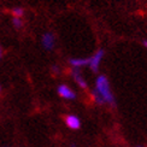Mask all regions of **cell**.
Listing matches in <instances>:
<instances>
[{"mask_svg": "<svg viewBox=\"0 0 147 147\" xmlns=\"http://www.w3.org/2000/svg\"><path fill=\"white\" fill-rule=\"evenodd\" d=\"M93 100L98 105H115V96L110 87V82L105 75H99L95 81V88L92 92Z\"/></svg>", "mask_w": 147, "mask_h": 147, "instance_id": "6da1fadb", "label": "cell"}, {"mask_svg": "<svg viewBox=\"0 0 147 147\" xmlns=\"http://www.w3.org/2000/svg\"><path fill=\"white\" fill-rule=\"evenodd\" d=\"M104 54H105L104 50H99V51H96V52L93 54V56L89 58L88 65H89V68L93 70L94 72H96L98 69H99V65H100V63H101L102 58H104Z\"/></svg>", "mask_w": 147, "mask_h": 147, "instance_id": "7a4b0ae2", "label": "cell"}, {"mask_svg": "<svg viewBox=\"0 0 147 147\" xmlns=\"http://www.w3.org/2000/svg\"><path fill=\"white\" fill-rule=\"evenodd\" d=\"M58 94L62 98H64V99L74 100L76 98V93L71 88H69L66 84H60L59 86V87H58Z\"/></svg>", "mask_w": 147, "mask_h": 147, "instance_id": "3957f363", "label": "cell"}, {"mask_svg": "<svg viewBox=\"0 0 147 147\" xmlns=\"http://www.w3.org/2000/svg\"><path fill=\"white\" fill-rule=\"evenodd\" d=\"M54 45H56V38L52 33H45L44 36H42V46H44L46 50L51 51L54 48Z\"/></svg>", "mask_w": 147, "mask_h": 147, "instance_id": "277c9868", "label": "cell"}, {"mask_svg": "<svg viewBox=\"0 0 147 147\" xmlns=\"http://www.w3.org/2000/svg\"><path fill=\"white\" fill-rule=\"evenodd\" d=\"M65 123L70 128V129H75L76 130V129H80V128H81V121H80V118L75 115L66 116L65 117Z\"/></svg>", "mask_w": 147, "mask_h": 147, "instance_id": "5b68a950", "label": "cell"}, {"mask_svg": "<svg viewBox=\"0 0 147 147\" xmlns=\"http://www.w3.org/2000/svg\"><path fill=\"white\" fill-rule=\"evenodd\" d=\"M71 75H72L74 78H75L76 83L80 86V87H81L82 89H87L88 84H87V82H86V80L83 78V76L81 75V72L78 71V69H74V70L71 71Z\"/></svg>", "mask_w": 147, "mask_h": 147, "instance_id": "8992f818", "label": "cell"}, {"mask_svg": "<svg viewBox=\"0 0 147 147\" xmlns=\"http://www.w3.org/2000/svg\"><path fill=\"white\" fill-rule=\"evenodd\" d=\"M69 62H70V65L74 66L75 69H80V68H82V66L88 65L89 58H72Z\"/></svg>", "mask_w": 147, "mask_h": 147, "instance_id": "52a82bcc", "label": "cell"}, {"mask_svg": "<svg viewBox=\"0 0 147 147\" xmlns=\"http://www.w3.org/2000/svg\"><path fill=\"white\" fill-rule=\"evenodd\" d=\"M12 13H13L15 17L21 18V17L23 16V13H24V10H23L22 7H15L13 10H12Z\"/></svg>", "mask_w": 147, "mask_h": 147, "instance_id": "ba28073f", "label": "cell"}, {"mask_svg": "<svg viewBox=\"0 0 147 147\" xmlns=\"http://www.w3.org/2000/svg\"><path fill=\"white\" fill-rule=\"evenodd\" d=\"M13 26H15L16 28H21V27H22V21H21V18H17V17L13 18Z\"/></svg>", "mask_w": 147, "mask_h": 147, "instance_id": "9c48e42d", "label": "cell"}, {"mask_svg": "<svg viewBox=\"0 0 147 147\" xmlns=\"http://www.w3.org/2000/svg\"><path fill=\"white\" fill-rule=\"evenodd\" d=\"M53 71H54V72H58V71H59V70H58V66L54 65V66H53Z\"/></svg>", "mask_w": 147, "mask_h": 147, "instance_id": "30bf717a", "label": "cell"}, {"mask_svg": "<svg viewBox=\"0 0 147 147\" xmlns=\"http://www.w3.org/2000/svg\"><path fill=\"white\" fill-rule=\"evenodd\" d=\"M142 44H144V46L147 48V40H144V42H142Z\"/></svg>", "mask_w": 147, "mask_h": 147, "instance_id": "8fae6325", "label": "cell"}, {"mask_svg": "<svg viewBox=\"0 0 147 147\" xmlns=\"http://www.w3.org/2000/svg\"><path fill=\"white\" fill-rule=\"evenodd\" d=\"M0 58H1V47H0Z\"/></svg>", "mask_w": 147, "mask_h": 147, "instance_id": "7c38bea8", "label": "cell"}, {"mask_svg": "<svg viewBox=\"0 0 147 147\" xmlns=\"http://www.w3.org/2000/svg\"><path fill=\"white\" fill-rule=\"evenodd\" d=\"M138 147H142V146H138Z\"/></svg>", "mask_w": 147, "mask_h": 147, "instance_id": "4fadbf2b", "label": "cell"}]
</instances>
